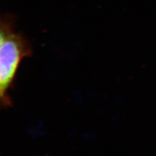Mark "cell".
<instances>
[{
    "label": "cell",
    "mask_w": 156,
    "mask_h": 156,
    "mask_svg": "<svg viewBox=\"0 0 156 156\" xmlns=\"http://www.w3.org/2000/svg\"><path fill=\"white\" fill-rule=\"evenodd\" d=\"M30 43L20 33L14 31L0 46V104L5 107L11 104L8 95L20 63L24 57L31 56Z\"/></svg>",
    "instance_id": "cell-1"
},
{
    "label": "cell",
    "mask_w": 156,
    "mask_h": 156,
    "mask_svg": "<svg viewBox=\"0 0 156 156\" xmlns=\"http://www.w3.org/2000/svg\"><path fill=\"white\" fill-rule=\"evenodd\" d=\"M15 19L10 14H0V46L9 35L14 31Z\"/></svg>",
    "instance_id": "cell-2"
}]
</instances>
